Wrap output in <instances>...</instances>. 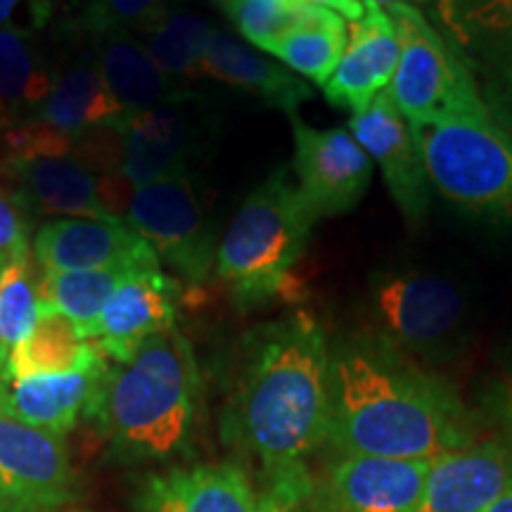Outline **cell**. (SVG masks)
<instances>
[{
  "mask_svg": "<svg viewBox=\"0 0 512 512\" xmlns=\"http://www.w3.org/2000/svg\"><path fill=\"white\" fill-rule=\"evenodd\" d=\"M399 55V36L389 12L366 0V12L356 22H349L347 48L323 86L325 98L330 105L354 114L366 110L389 88Z\"/></svg>",
  "mask_w": 512,
  "mask_h": 512,
  "instance_id": "obj_15",
  "label": "cell"
},
{
  "mask_svg": "<svg viewBox=\"0 0 512 512\" xmlns=\"http://www.w3.org/2000/svg\"><path fill=\"white\" fill-rule=\"evenodd\" d=\"M368 3H375V5H380V8H389V5H396V3H406V5H413V3H425V0H368Z\"/></svg>",
  "mask_w": 512,
  "mask_h": 512,
  "instance_id": "obj_39",
  "label": "cell"
},
{
  "mask_svg": "<svg viewBox=\"0 0 512 512\" xmlns=\"http://www.w3.org/2000/svg\"><path fill=\"white\" fill-rule=\"evenodd\" d=\"M126 223L188 283H204L216 268V233L190 174L133 188Z\"/></svg>",
  "mask_w": 512,
  "mask_h": 512,
  "instance_id": "obj_7",
  "label": "cell"
},
{
  "mask_svg": "<svg viewBox=\"0 0 512 512\" xmlns=\"http://www.w3.org/2000/svg\"><path fill=\"white\" fill-rule=\"evenodd\" d=\"M230 434L266 475L306 465L330 430V347L309 313L261 325L230 406Z\"/></svg>",
  "mask_w": 512,
  "mask_h": 512,
  "instance_id": "obj_2",
  "label": "cell"
},
{
  "mask_svg": "<svg viewBox=\"0 0 512 512\" xmlns=\"http://www.w3.org/2000/svg\"><path fill=\"white\" fill-rule=\"evenodd\" d=\"M302 3L318 5V8H328L337 15H342L349 22H356L358 17L366 12V0H302Z\"/></svg>",
  "mask_w": 512,
  "mask_h": 512,
  "instance_id": "obj_35",
  "label": "cell"
},
{
  "mask_svg": "<svg viewBox=\"0 0 512 512\" xmlns=\"http://www.w3.org/2000/svg\"><path fill=\"white\" fill-rule=\"evenodd\" d=\"M34 256L43 271H93L107 266L159 268L147 242L121 219H57L34 235Z\"/></svg>",
  "mask_w": 512,
  "mask_h": 512,
  "instance_id": "obj_14",
  "label": "cell"
},
{
  "mask_svg": "<svg viewBox=\"0 0 512 512\" xmlns=\"http://www.w3.org/2000/svg\"><path fill=\"white\" fill-rule=\"evenodd\" d=\"M330 505L328 491L316 484L309 467L294 465L266 475V489L256 498L254 512H325Z\"/></svg>",
  "mask_w": 512,
  "mask_h": 512,
  "instance_id": "obj_31",
  "label": "cell"
},
{
  "mask_svg": "<svg viewBox=\"0 0 512 512\" xmlns=\"http://www.w3.org/2000/svg\"><path fill=\"white\" fill-rule=\"evenodd\" d=\"M200 389L190 342L176 328L166 330L107 368L86 418L121 458L164 463L188 448Z\"/></svg>",
  "mask_w": 512,
  "mask_h": 512,
  "instance_id": "obj_3",
  "label": "cell"
},
{
  "mask_svg": "<svg viewBox=\"0 0 512 512\" xmlns=\"http://www.w3.org/2000/svg\"><path fill=\"white\" fill-rule=\"evenodd\" d=\"M325 512H337V508H335V505H330V508H328V510H325Z\"/></svg>",
  "mask_w": 512,
  "mask_h": 512,
  "instance_id": "obj_41",
  "label": "cell"
},
{
  "mask_svg": "<svg viewBox=\"0 0 512 512\" xmlns=\"http://www.w3.org/2000/svg\"><path fill=\"white\" fill-rule=\"evenodd\" d=\"M95 38L98 41H95L93 53L100 64L102 79L124 114L150 110L162 102L188 95L159 72L143 41L133 31H105Z\"/></svg>",
  "mask_w": 512,
  "mask_h": 512,
  "instance_id": "obj_23",
  "label": "cell"
},
{
  "mask_svg": "<svg viewBox=\"0 0 512 512\" xmlns=\"http://www.w3.org/2000/svg\"><path fill=\"white\" fill-rule=\"evenodd\" d=\"M491 413L501 422V427L512 441V356L503 363L498 380L491 392Z\"/></svg>",
  "mask_w": 512,
  "mask_h": 512,
  "instance_id": "obj_34",
  "label": "cell"
},
{
  "mask_svg": "<svg viewBox=\"0 0 512 512\" xmlns=\"http://www.w3.org/2000/svg\"><path fill=\"white\" fill-rule=\"evenodd\" d=\"M24 3H36L38 8H50V0H0V27L10 24L15 12L22 8Z\"/></svg>",
  "mask_w": 512,
  "mask_h": 512,
  "instance_id": "obj_36",
  "label": "cell"
},
{
  "mask_svg": "<svg viewBox=\"0 0 512 512\" xmlns=\"http://www.w3.org/2000/svg\"><path fill=\"white\" fill-rule=\"evenodd\" d=\"M5 266H8V264H3V261H0V275H3ZM3 368H5V358H3V354H0V373H3Z\"/></svg>",
  "mask_w": 512,
  "mask_h": 512,
  "instance_id": "obj_40",
  "label": "cell"
},
{
  "mask_svg": "<svg viewBox=\"0 0 512 512\" xmlns=\"http://www.w3.org/2000/svg\"><path fill=\"white\" fill-rule=\"evenodd\" d=\"M292 119L294 171L299 190L316 219L347 214L366 195L373 159L356 143L349 128H313Z\"/></svg>",
  "mask_w": 512,
  "mask_h": 512,
  "instance_id": "obj_10",
  "label": "cell"
},
{
  "mask_svg": "<svg viewBox=\"0 0 512 512\" xmlns=\"http://www.w3.org/2000/svg\"><path fill=\"white\" fill-rule=\"evenodd\" d=\"M119 117H124V112L102 79L95 53H91L76 57L53 76L48 98L29 119L76 143L98 128L112 126Z\"/></svg>",
  "mask_w": 512,
  "mask_h": 512,
  "instance_id": "obj_21",
  "label": "cell"
},
{
  "mask_svg": "<svg viewBox=\"0 0 512 512\" xmlns=\"http://www.w3.org/2000/svg\"><path fill=\"white\" fill-rule=\"evenodd\" d=\"M169 3L174 0H91L83 15V27L93 36L117 29L131 31L143 19L169 8Z\"/></svg>",
  "mask_w": 512,
  "mask_h": 512,
  "instance_id": "obj_32",
  "label": "cell"
},
{
  "mask_svg": "<svg viewBox=\"0 0 512 512\" xmlns=\"http://www.w3.org/2000/svg\"><path fill=\"white\" fill-rule=\"evenodd\" d=\"M432 460L342 456L330 465L328 491L337 512H418Z\"/></svg>",
  "mask_w": 512,
  "mask_h": 512,
  "instance_id": "obj_17",
  "label": "cell"
},
{
  "mask_svg": "<svg viewBox=\"0 0 512 512\" xmlns=\"http://www.w3.org/2000/svg\"><path fill=\"white\" fill-rule=\"evenodd\" d=\"M316 221L287 169L268 176L242 202L219 242L214 268L235 304L254 309L287 292Z\"/></svg>",
  "mask_w": 512,
  "mask_h": 512,
  "instance_id": "obj_4",
  "label": "cell"
},
{
  "mask_svg": "<svg viewBox=\"0 0 512 512\" xmlns=\"http://www.w3.org/2000/svg\"><path fill=\"white\" fill-rule=\"evenodd\" d=\"M347 22L318 5H306L304 17L280 38L268 55L278 57L294 74L325 86L347 48Z\"/></svg>",
  "mask_w": 512,
  "mask_h": 512,
  "instance_id": "obj_27",
  "label": "cell"
},
{
  "mask_svg": "<svg viewBox=\"0 0 512 512\" xmlns=\"http://www.w3.org/2000/svg\"><path fill=\"white\" fill-rule=\"evenodd\" d=\"M252 479L238 463H202L150 475L138 489V512H254Z\"/></svg>",
  "mask_w": 512,
  "mask_h": 512,
  "instance_id": "obj_19",
  "label": "cell"
},
{
  "mask_svg": "<svg viewBox=\"0 0 512 512\" xmlns=\"http://www.w3.org/2000/svg\"><path fill=\"white\" fill-rule=\"evenodd\" d=\"M349 133L380 164L403 219L420 226L430 209L432 181L415 126L403 117L389 91L377 95L366 110L351 114Z\"/></svg>",
  "mask_w": 512,
  "mask_h": 512,
  "instance_id": "obj_11",
  "label": "cell"
},
{
  "mask_svg": "<svg viewBox=\"0 0 512 512\" xmlns=\"http://www.w3.org/2000/svg\"><path fill=\"white\" fill-rule=\"evenodd\" d=\"M119 133V176L133 188L190 174V159L200 145V119L190 93L150 110L124 114L112 124Z\"/></svg>",
  "mask_w": 512,
  "mask_h": 512,
  "instance_id": "obj_12",
  "label": "cell"
},
{
  "mask_svg": "<svg viewBox=\"0 0 512 512\" xmlns=\"http://www.w3.org/2000/svg\"><path fill=\"white\" fill-rule=\"evenodd\" d=\"M512 482L508 441H472L432 460L418 512H484Z\"/></svg>",
  "mask_w": 512,
  "mask_h": 512,
  "instance_id": "obj_16",
  "label": "cell"
},
{
  "mask_svg": "<svg viewBox=\"0 0 512 512\" xmlns=\"http://www.w3.org/2000/svg\"><path fill=\"white\" fill-rule=\"evenodd\" d=\"M181 287L162 268H138L107 299L91 339L107 361L124 363L147 339L176 328Z\"/></svg>",
  "mask_w": 512,
  "mask_h": 512,
  "instance_id": "obj_13",
  "label": "cell"
},
{
  "mask_svg": "<svg viewBox=\"0 0 512 512\" xmlns=\"http://www.w3.org/2000/svg\"><path fill=\"white\" fill-rule=\"evenodd\" d=\"M53 76L38 43L36 27L15 22L0 27V105L17 124L34 117L48 98Z\"/></svg>",
  "mask_w": 512,
  "mask_h": 512,
  "instance_id": "obj_26",
  "label": "cell"
},
{
  "mask_svg": "<svg viewBox=\"0 0 512 512\" xmlns=\"http://www.w3.org/2000/svg\"><path fill=\"white\" fill-rule=\"evenodd\" d=\"M370 304L382 339L420 356H437L465 323L463 292L432 273H377Z\"/></svg>",
  "mask_w": 512,
  "mask_h": 512,
  "instance_id": "obj_8",
  "label": "cell"
},
{
  "mask_svg": "<svg viewBox=\"0 0 512 512\" xmlns=\"http://www.w3.org/2000/svg\"><path fill=\"white\" fill-rule=\"evenodd\" d=\"M29 207L17 190L0 185V261L29 254Z\"/></svg>",
  "mask_w": 512,
  "mask_h": 512,
  "instance_id": "obj_33",
  "label": "cell"
},
{
  "mask_svg": "<svg viewBox=\"0 0 512 512\" xmlns=\"http://www.w3.org/2000/svg\"><path fill=\"white\" fill-rule=\"evenodd\" d=\"M328 441L342 456L437 460L475 441L458 394L387 339H351L330 351Z\"/></svg>",
  "mask_w": 512,
  "mask_h": 512,
  "instance_id": "obj_1",
  "label": "cell"
},
{
  "mask_svg": "<svg viewBox=\"0 0 512 512\" xmlns=\"http://www.w3.org/2000/svg\"><path fill=\"white\" fill-rule=\"evenodd\" d=\"M166 79H204V55L214 27L190 10H159L131 29Z\"/></svg>",
  "mask_w": 512,
  "mask_h": 512,
  "instance_id": "obj_25",
  "label": "cell"
},
{
  "mask_svg": "<svg viewBox=\"0 0 512 512\" xmlns=\"http://www.w3.org/2000/svg\"><path fill=\"white\" fill-rule=\"evenodd\" d=\"M5 176H8V155H5L3 136H0V181H5Z\"/></svg>",
  "mask_w": 512,
  "mask_h": 512,
  "instance_id": "obj_38",
  "label": "cell"
},
{
  "mask_svg": "<svg viewBox=\"0 0 512 512\" xmlns=\"http://www.w3.org/2000/svg\"><path fill=\"white\" fill-rule=\"evenodd\" d=\"M434 188L477 216H512V133L494 119L415 126Z\"/></svg>",
  "mask_w": 512,
  "mask_h": 512,
  "instance_id": "obj_6",
  "label": "cell"
},
{
  "mask_svg": "<svg viewBox=\"0 0 512 512\" xmlns=\"http://www.w3.org/2000/svg\"><path fill=\"white\" fill-rule=\"evenodd\" d=\"M133 271H138V266L121 264L64 273L43 271V278L38 280V297H41L43 309L72 320L76 330L91 339L107 299Z\"/></svg>",
  "mask_w": 512,
  "mask_h": 512,
  "instance_id": "obj_28",
  "label": "cell"
},
{
  "mask_svg": "<svg viewBox=\"0 0 512 512\" xmlns=\"http://www.w3.org/2000/svg\"><path fill=\"white\" fill-rule=\"evenodd\" d=\"M110 363L69 373L3 377L0 375V411L24 425L62 437L91 411L102 377Z\"/></svg>",
  "mask_w": 512,
  "mask_h": 512,
  "instance_id": "obj_18",
  "label": "cell"
},
{
  "mask_svg": "<svg viewBox=\"0 0 512 512\" xmlns=\"http://www.w3.org/2000/svg\"><path fill=\"white\" fill-rule=\"evenodd\" d=\"M204 76L226 86L242 88L268 105L285 110L290 117H294L302 102L313 98L311 86L302 76L266 60L230 31L221 29L211 31L207 55H204Z\"/></svg>",
  "mask_w": 512,
  "mask_h": 512,
  "instance_id": "obj_22",
  "label": "cell"
},
{
  "mask_svg": "<svg viewBox=\"0 0 512 512\" xmlns=\"http://www.w3.org/2000/svg\"><path fill=\"white\" fill-rule=\"evenodd\" d=\"M105 358L98 344L83 337L72 320L41 306V316L34 330L22 344L12 349L0 375L27 377L69 373V370L91 368Z\"/></svg>",
  "mask_w": 512,
  "mask_h": 512,
  "instance_id": "obj_24",
  "label": "cell"
},
{
  "mask_svg": "<svg viewBox=\"0 0 512 512\" xmlns=\"http://www.w3.org/2000/svg\"><path fill=\"white\" fill-rule=\"evenodd\" d=\"M214 3L240 34L264 53L304 17L309 5L302 0H214Z\"/></svg>",
  "mask_w": 512,
  "mask_h": 512,
  "instance_id": "obj_30",
  "label": "cell"
},
{
  "mask_svg": "<svg viewBox=\"0 0 512 512\" xmlns=\"http://www.w3.org/2000/svg\"><path fill=\"white\" fill-rule=\"evenodd\" d=\"M399 36V64L389 95L413 126H437L458 119H491L475 79L456 50L415 5L384 8Z\"/></svg>",
  "mask_w": 512,
  "mask_h": 512,
  "instance_id": "obj_5",
  "label": "cell"
},
{
  "mask_svg": "<svg viewBox=\"0 0 512 512\" xmlns=\"http://www.w3.org/2000/svg\"><path fill=\"white\" fill-rule=\"evenodd\" d=\"M484 512H512V482H510L508 489H505L503 494L498 496L496 501L491 503Z\"/></svg>",
  "mask_w": 512,
  "mask_h": 512,
  "instance_id": "obj_37",
  "label": "cell"
},
{
  "mask_svg": "<svg viewBox=\"0 0 512 512\" xmlns=\"http://www.w3.org/2000/svg\"><path fill=\"white\" fill-rule=\"evenodd\" d=\"M72 501L64 439L0 411V512H60Z\"/></svg>",
  "mask_w": 512,
  "mask_h": 512,
  "instance_id": "obj_9",
  "label": "cell"
},
{
  "mask_svg": "<svg viewBox=\"0 0 512 512\" xmlns=\"http://www.w3.org/2000/svg\"><path fill=\"white\" fill-rule=\"evenodd\" d=\"M8 181L24 204L43 216L114 219L100 197V181L79 157H29L8 162Z\"/></svg>",
  "mask_w": 512,
  "mask_h": 512,
  "instance_id": "obj_20",
  "label": "cell"
},
{
  "mask_svg": "<svg viewBox=\"0 0 512 512\" xmlns=\"http://www.w3.org/2000/svg\"><path fill=\"white\" fill-rule=\"evenodd\" d=\"M41 316V297L31 268V254L19 256L0 275V354L5 363L17 344L31 335Z\"/></svg>",
  "mask_w": 512,
  "mask_h": 512,
  "instance_id": "obj_29",
  "label": "cell"
}]
</instances>
